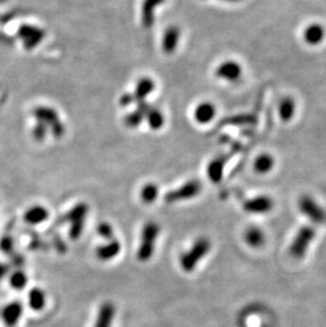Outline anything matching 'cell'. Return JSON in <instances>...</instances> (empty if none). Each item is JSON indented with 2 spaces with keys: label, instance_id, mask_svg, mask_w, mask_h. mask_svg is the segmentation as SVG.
Segmentation results:
<instances>
[{
  "label": "cell",
  "instance_id": "obj_1",
  "mask_svg": "<svg viewBox=\"0 0 326 327\" xmlns=\"http://www.w3.org/2000/svg\"><path fill=\"white\" fill-rule=\"evenodd\" d=\"M316 235L317 231L313 225L307 224L301 227L290 244V255L297 259L303 258L307 254V251L311 248V245L315 240Z\"/></svg>",
  "mask_w": 326,
  "mask_h": 327
},
{
  "label": "cell",
  "instance_id": "obj_2",
  "mask_svg": "<svg viewBox=\"0 0 326 327\" xmlns=\"http://www.w3.org/2000/svg\"><path fill=\"white\" fill-rule=\"evenodd\" d=\"M211 249V242L207 237L198 238L192 248L180 258V265L186 272H192L198 263L209 253Z\"/></svg>",
  "mask_w": 326,
  "mask_h": 327
},
{
  "label": "cell",
  "instance_id": "obj_3",
  "mask_svg": "<svg viewBox=\"0 0 326 327\" xmlns=\"http://www.w3.org/2000/svg\"><path fill=\"white\" fill-rule=\"evenodd\" d=\"M159 234V225L156 222H147L144 224L141 234L140 247L138 249V258L142 262H146L153 256L155 251L156 240Z\"/></svg>",
  "mask_w": 326,
  "mask_h": 327
},
{
  "label": "cell",
  "instance_id": "obj_4",
  "mask_svg": "<svg viewBox=\"0 0 326 327\" xmlns=\"http://www.w3.org/2000/svg\"><path fill=\"white\" fill-rule=\"evenodd\" d=\"M301 213L315 224L326 223V211L318 201L309 195H303L299 199Z\"/></svg>",
  "mask_w": 326,
  "mask_h": 327
},
{
  "label": "cell",
  "instance_id": "obj_5",
  "mask_svg": "<svg viewBox=\"0 0 326 327\" xmlns=\"http://www.w3.org/2000/svg\"><path fill=\"white\" fill-rule=\"evenodd\" d=\"M33 114L36 118L37 122L43 123L44 125L52 130L53 135L57 138H60L64 135L65 127L63 123L61 122L60 118H58L57 112L54 110L53 108L49 107H37L33 111Z\"/></svg>",
  "mask_w": 326,
  "mask_h": 327
},
{
  "label": "cell",
  "instance_id": "obj_6",
  "mask_svg": "<svg viewBox=\"0 0 326 327\" xmlns=\"http://www.w3.org/2000/svg\"><path fill=\"white\" fill-rule=\"evenodd\" d=\"M88 213V206L85 204H79L74 206L70 211L66 214L64 219L70 222L69 235L72 239H78L84 229L85 218Z\"/></svg>",
  "mask_w": 326,
  "mask_h": 327
},
{
  "label": "cell",
  "instance_id": "obj_7",
  "mask_svg": "<svg viewBox=\"0 0 326 327\" xmlns=\"http://www.w3.org/2000/svg\"><path fill=\"white\" fill-rule=\"evenodd\" d=\"M200 191H202V183L198 180H191L183 184L182 187L169 192L164 199L168 204H174L177 201L193 198L199 194Z\"/></svg>",
  "mask_w": 326,
  "mask_h": 327
},
{
  "label": "cell",
  "instance_id": "obj_8",
  "mask_svg": "<svg viewBox=\"0 0 326 327\" xmlns=\"http://www.w3.org/2000/svg\"><path fill=\"white\" fill-rule=\"evenodd\" d=\"M17 36L22 40L24 49L32 50L41 43L45 37V32L31 24H22L17 31Z\"/></svg>",
  "mask_w": 326,
  "mask_h": 327
},
{
  "label": "cell",
  "instance_id": "obj_9",
  "mask_svg": "<svg viewBox=\"0 0 326 327\" xmlns=\"http://www.w3.org/2000/svg\"><path fill=\"white\" fill-rule=\"evenodd\" d=\"M273 200L267 195L255 196L244 201V210L250 214H267L273 209Z\"/></svg>",
  "mask_w": 326,
  "mask_h": 327
},
{
  "label": "cell",
  "instance_id": "obj_10",
  "mask_svg": "<svg viewBox=\"0 0 326 327\" xmlns=\"http://www.w3.org/2000/svg\"><path fill=\"white\" fill-rule=\"evenodd\" d=\"M215 73L218 79L228 82H236L241 77L242 69L241 66L237 62L225 61L217 67Z\"/></svg>",
  "mask_w": 326,
  "mask_h": 327
},
{
  "label": "cell",
  "instance_id": "obj_11",
  "mask_svg": "<svg viewBox=\"0 0 326 327\" xmlns=\"http://www.w3.org/2000/svg\"><path fill=\"white\" fill-rule=\"evenodd\" d=\"M23 313V308L20 302H12L7 304L1 313L2 320L7 327H14L17 325Z\"/></svg>",
  "mask_w": 326,
  "mask_h": 327
},
{
  "label": "cell",
  "instance_id": "obj_12",
  "mask_svg": "<svg viewBox=\"0 0 326 327\" xmlns=\"http://www.w3.org/2000/svg\"><path fill=\"white\" fill-rule=\"evenodd\" d=\"M165 0H144L141 9V19L145 28H150L155 22V11Z\"/></svg>",
  "mask_w": 326,
  "mask_h": 327
},
{
  "label": "cell",
  "instance_id": "obj_13",
  "mask_svg": "<svg viewBox=\"0 0 326 327\" xmlns=\"http://www.w3.org/2000/svg\"><path fill=\"white\" fill-rule=\"evenodd\" d=\"M325 37V30L319 23H312L303 32L304 41L309 46L320 45Z\"/></svg>",
  "mask_w": 326,
  "mask_h": 327
},
{
  "label": "cell",
  "instance_id": "obj_14",
  "mask_svg": "<svg viewBox=\"0 0 326 327\" xmlns=\"http://www.w3.org/2000/svg\"><path fill=\"white\" fill-rule=\"evenodd\" d=\"M180 39V29L172 26L166 29L162 38V49L165 53L171 54L176 50Z\"/></svg>",
  "mask_w": 326,
  "mask_h": 327
},
{
  "label": "cell",
  "instance_id": "obj_15",
  "mask_svg": "<svg viewBox=\"0 0 326 327\" xmlns=\"http://www.w3.org/2000/svg\"><path fill=\"white\" fill-rule=\"evenodd\" d=\"M228 161L227 156H219L209 163L208 165V176L214 183H218L222 179L224 165Z\"/></svg>",
  "mask_w": 326,
  "mask_h": 327
},
{
  "label": "cell",
  "instance_id": "obj_16",
  "mask_svg": "<svg viewBox=\"0 0 326 327\" xmlns=\"http://www.w3.org/2000/svg\"><path fill=\"white\" fill-rule=\"evenodd\" d=\"M244 239L249 247L258 249L264 246L266 237L264 231L261 228L252 225V227L246 229L244 233Z\"/></svg>",
  "mask_w": 326,
  "mask_h": 327
},
{
  "label": "cell",
  "instance_id": "obj_17",
  "mask_svg": "<svg viewBox=\"0 0 326 327\" xmlns=\"http://www.w3.org/2000/svg\"><path fill=\"white\" fill-rule=\"evenodd\" d=\"M115 315V308L112 303H104L99 310L94 327H110Z\"/></svg>",
  "mask_w": 326,
  "mask_h": 327
},
{
  "label": "cell",
  "instance_id": "obj_18",
  "mask_svg": "<svg viewBox=\"0 0 326 327\" xmlns=\"http://www.w3.org/2000/svg\"><path fill=\"white\" fill-rule=\"evenodd\" d=\"M216 115V108L212 103L205 102L199 104L194 111V119L199 124L210 123Z\"/></svg>",
  "mask_w": 326,
  "mask_h": 327
},
{
  "label": "cell",
  "instance_id": "obj_19",
  "mask_svg": "<svg viewBox=\"0 0 326 327\" xmlns=\"http://www.w3.org/2000/svg\"><path fill=\"white\" fill-rule=\"evenodd\" d=\"M121 250V244L115 239H111L108 244L100 246L97 249V256L101 261H109L119 254Z\"/></svg>",
  "mask_w": 326,
  "mask_h": 327
},
{
  "label": "cell",
  "instance_id": "obj_20",
  "mask_svg": "<svg viewBox=\"0 0 326 327\" xmlns=\"http://www.w3.org/2000/svg\"><path fill=\"white\" fill-rule=\"evenodd\" d=\"M48 216H49V212L46 208L41 206H34L30 208L28 211L24 213L23 218L28 223L35 225L46 221Z\"/></svg>",
  "mask_w": 326,
  "mask_h": 327
},
{
  "label": "cell",
  "instance_id": "obj_21",
  "mask_svg": "<svg viewBox=\"0 0 326 327\" xmlns=\"http://www.w3.org/2000/svg\"><path fill=\"white\" fill-rule=\"evenodd\" d=\"M274 166V158L269 154H262L258 156L253 163L254 171L260 174L265 175L272 171Z\"/></svg>",
  "mask_w": 326,
  "mask_h": 327
},
{
  "label": "cell",
  "instance_id": "obj_22",
  "mask_svg": "<svg viewBox=\"0 0 326 327\" xmlns=\"http://www.w3.org/2000/svg\"><path fill=\"white\" fill-rule=\"evenodd\" d=\"M155 89V82L148 78H144L138 82L135 90V100L138 102H144V99L152 94Z\"/></svg>",
  "mask_w": 326,
  "mask_h": 327
},
{
  "label": "cell",
  "instance_id": "obj_23",
  "mask_svg": "<svg viewBox=\"0 0 326 327\" xmlns=\"http://www.w3.org/2000/svg\"><path fill=\"white\" fill-rule=\"evenodd\" d=\"M296 112V103L292 98H284L279 105V113L284 122H288L294 118Z\"/></svg>",
  "mask_w": 326,
  "mask_h": 327
},
{
  "label": "cell",
  "instance_id": "obj_24",
  "mask_svg": "<svg viewBox=\"0 0 326 327\" xmlns=\"http://www.w3.org/2000/svg\"><path fill=\"white\" fill-rule=\"evenodd\" d=\"M145 119L149 125V127L154 130L160 129L164 124V115L157 108L150 107L145 114Z\"/></svg>",
  "mask_w": 326,
  "mask_h": 327
},
{
  "label": "cell",
  "instance_id": "obj_25",
  "mask_svg": "<svg viewBox=\"0 0 326 327\" xmlns=\"http://www.w3.org/2000/svg\"><path fill=\"white\" fill-rule=\"evenodd\" d=\"M29 305L33 310H41L46 305V295L39 288H33L29 292Z\"/></svg>",
  "mask_w": 326,
  "mask_h": 327
},
{
  "label": "cell",
  "instance_id": "obj_26",
  "mask_svg": "<svg viewBox=\"0 0 326 327\" xmlns=\"http://www.w3.org/2000/svg\"><path fill=\"white\" fill-rule=\"evenodd\" d=\"M159 194L158 187L154 183H147L141 190V199L145 204H153Z\"/></svg>",
  "mask_w": 326,
  "mask_h": 327
},
{
  "label": "cell",
  "instance_id": "obj_27",
  "mask_svg": "<svg viewBox=\"0 0 326 327\" xmlns=\"http://www.w3.org/2000/svg\"><path fill=\"white\" fill-rule=\"evenodd\" d=\"M28 283V276L22 271H15L10 276L11 286L16 290H22Z\"/></svg>",
  "mask_w": 326,
  "mask_h": 327
},
{
  "label": "cell",
  "instance_id": "obj_28",
  "mask_svg": "<svg viewBox=\"0 0 326 327\" xmlns=\"http://www.w3.org/2000/svg\"><path fill=\"white\" fill-rule=\"evenodd\" d=\"M98 233L100 234V236L105 238V239H113V229L109 223L107 222H102L99 224L98 227Z\"/></svg>",
  "mask_w": 326,
  "mask_h": 327
},
{
  "label": "cell",
  "instance_id": "obj_29",
  "mask_svg": "<svg viewBox=\"0 0 326 327\" xmlns=\"http://www.w3.org/2000/svg\"><path fill=\"white\" fill-rule=\"evenodd\" d=\"M47 131H48V127L46 126V125H44L43 123H40V122H37V124L35 125V127L33 128L32 135L37 141H41L43 139H45Z\"/></svg>",
  "mask_w": 326,
  "mask_h": 327
},
{
  "label": "cell",
  "instance_id": "obj_30",
  "mask_svg": "<svg viewBox=\"0 0 326 327\" xmlns=\"http://www.w3.org/2000/svg\"><path fill=\"white\" fill-rule=\"evenodd\" d=\"M14 248V241L11 236H5L0 240V250L3 251L4 253L9 254L13 251Z\"/></svg>",
  "mask_w": 326,
  "mask_h": 327
},
{
  "label": "cell",
  "instance_id": "obj_31",
  "mask_svg": "<svg viewBox=\"0 0 326 327\" xmlns=\"http://www.w3.org/2000/svg\"><path fill=\"white\" fill-rule=\"evenodd\" d=\"M9 272V267L7 265L0 263V281H2L4 279V276Z\"/></svg>",
  "mask_w": 326,
  "mask_h": 327
},
{
  "label": "cell",
  "instance_id": "obj_32",
  "mask_svg": "<svg viewBox=\"0 0 326 327\" xmlns=\"http://www.w3.org/2000/svg\"><path fill=\"white\" fill-rule=\"evenodd\" d=\"M222 1H225V2H231V3H235V2L240 1V0H222Z\"/></svg>",
  "mask_w": 326,
  "mask_h": 327
},
{
  "label": "cell",
  "instance_id": "obj_33",
  "mask_svg": "<svg viewBox=\"0 0 326 327\" xmlns=\"http://www.w3.org/2000/svg\"><path fill=\"white\" fill-rule=\"evenodd\" d=\"M6 1H7V0H0V3H4Z\"/></svg>",
  "mask_w": 326,
  "mask_h": 327
}]
</instances>
